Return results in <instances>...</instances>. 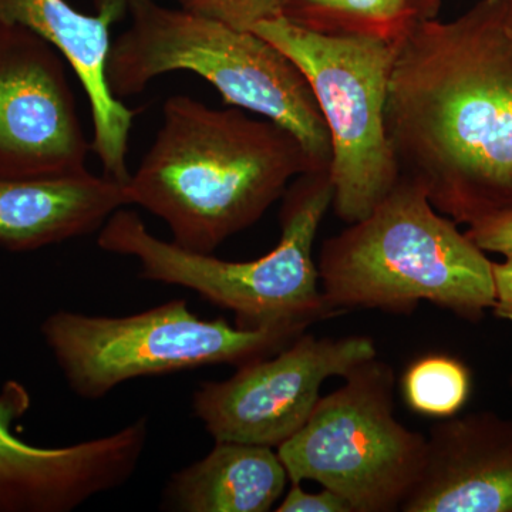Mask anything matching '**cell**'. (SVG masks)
Wrapping results in <instances>:
<instances>
[{"label": "cell", "mask_w": 512, "mask_h": 512, "mask_svg": "<svg viewBox=\"0 0 512 512\" xmlns=\"http://www.w3.org/2000/svg\"><path fill=\"white\" fill-rule=\"evenodd\" d=\"M386 130L400 175L471 225L512 207V0H478L397 45Z\"/></svg>", "instance_id": "cell-1"}, {"label": "cell", "mask_w": 512, "mask_h": 512, "mask_svg": "<svg viewBox=\"0 0 512 512\" xmlns=\"http://www.w3.org/2000/svg\"><path fill=\"white\" fill-rule=\"evenodd\" d=\"M163 126L127 183L131 205L161 218L178 247L214 254L264 217L289 184L319 170L291 131L185 94L167 99Z\"/></svg>", "instance_id": "cell-2"}, {"label": "cell", "mask_w": 512, "mask_h": 512, "mask_svg": "<svg viewBox=\"0 0 512 512\" xmlns=\"http://www.w3.org/2000/svg\"><path fill=\"white\" fill-rule=\"evenodd\" d=\"M318 271L335 313L429 302L476 322L495 302L493 261L403 175L369 215L323 242Z\"/></svg>", "instance_id": "cell-3"}, {"label": "cell", "mask_w": 512, "mask_h": 512, "mask_svg": "<svg viewBox=\"0 0 512 512\" xmlns=\"http://www.w3.org/2000/svg\"><path fill=\"white\" fill-rule=\"evenodd\" d=\"M131 23L111 42L106 77L121 101L158 76L191 72L225 104L274 121L301 141L319 170L332 161L330 136L302 70L264 37L156 0H127Z\"/></svg>", "instance_id": "cell-4"}, {"label": "cell", "mask_w": 512, "mask_h": 512, "mask_svg": "<svg viewBox=\"0 0 512 512\" xmlns=\"http://www.w3.org/2000/svg\"><path fill=\"white\" fill-rule=\"evenodd\" d=\"M281 239L254 261L232 262L198 254L164 241L148 231L137 212L120 208L101 227L97 245L103 251L131 256L140 278L183 286L235 315V325L259 329L302 325L336 315L320 289L313 245L333 202L329 170L296 177L282 197Z\"/></svg>", "instance_id": "cell-5"}, {"label": "cell", "mask_w": 512, "mask_h": 512, "mask_svg": "<svg viewBox=\"0 0 512 512\" xmlns=\"http://www.w3.org/2000/svg\"><path fill=\"white\" fill-rule=\"evenodd\" d=\"M306 329H242L224 319L205 320L185 299L121 318L57 311L40 325L67 386L86 400H99L137 377L247 365L279 352Z\"/></svg>", "instance_id": "cell-6"}, {"label": "cell", "mask_w": 512, "mask_h": 512, "mask_svg": "<svg viewBox=\"0 0 512 512\" xmlns=\"http://www.w3.org/2000/svg\"><path fill=\"white\" fill-rule=\"evenodd\" d=\"M343 379L276 448L289 483L316 481L353 512L400 511L423 471L427 437L394 417L392 366L373 357Z\"/></svg>", "instance_id": "cell-7"}, {"label": "cell", "mask_w": 512, "mask_h": 512, "mask_svg": "<svg viewBox=\"0 0 512 512\" xmlns=\"http://www.w3.org/2000/svg\"><path fill=\"white\" fill-rule=\"evenodd\" d=\"M252 32L285 53L311 84L332 146L333 210L346 224L362 220L400 178L384 119L399 43L322 35L284 18Z\"/></svg>", "instance_id": "cell-8"}, {"label": "cell", "mask_w": 512, "mask_h": 512, "mask_svg": "<svg viewBox=\"0 0 512 512\" xmlns=\"http://www.w3.org/2000/svg\"><path fill=\"white\" fill-rule=\"evenodd\" d=\"M377 357L367 336L316 338L303 332L289 345L225 380L201 383L191 397L194 416L215 441L278 448L309 420L323 383Z\"/></svg>", "instance_id": "cell-9"}, {"label": "cell", "mask_w": 512, "mask_h": 512, "mask_svg": "<svg viewBox=\"0 0 512 512\" xmlns=\"http://www.w3.org/2000/svg\"><path fill=\"white\" fill-rule=\"evenodd\" d=\"M67 66L45 37L0 23V178L39 180L89 171L92 143L77 113Z\"/></svg>", "instance_id": "cell-10"}, {"label": "cell", "mask_w": 512, "mask_h": 512, "mask_svg": "<svg viewBox=\"0 0 512 512\" xmlns=\"http://www.w3.org/2000/svg\"><path fill=\"white\" fill-rule=\"evenodd\" d=\"M32 399L16 380L0 389V512H70L123 487L146 453L150 420L66 447H37L13 434Z\"/></svg>", "instance_id": "cell-11"}, {"label": "cell", "mask_w": 512, "mask_h": 512, "mask_svg": "<svg viewBox=\"0 0 512 512\" xmlns=\"http://www.w3.org/2000/svg\"><path fill=\"white\" fill-rule=\"evenodd\" d=\"M128 12L127 0H99L97 13L80 12L67 0H0V23L25 26L60 50L82 83L93 119L92 151L104 175L127 184V154L136 110L116 99L107 83L110 29Z\"/></svg>", "instance_id": "cell-12"}, {"label": "cell", "mask_w": 512, "mask_h": 512, "mask_svg": "<svg viewBox=\"0 0 512 512\" xmlns=\"http://www.w3.org/2000/svg\"><path fill=\"white\" fill-rule=\"evenodd\" d=\"M403 512H512V420L451 416L427 436L423 471Z\"/></svg>", "instance_id": "cell-13"}, {"label": "cell", "mask_w": 512, "mask_h": 512, "mask_svg": "<svg viewBox=\"0 0 512 512\" xmlns=\"http://www.w3.org/2000/svg\"><path fill=\"white\" fill-rule=\"evenodd\" d=\"M130 205L127 184L90 171L39 180L0 178V247L28 252L86 237Z\"/></svg>", "instance_id": "cell-14"}, {"label": "cell", "mask_w": 512, "mask_h": 512, "mask_svg": "<svg viewBox=\"0 0 512 512\" xmlns=\"http://www.w3.org/2000/svg\"><path fill=\"white\" fill-rule=\"evenodd\" d=\"M289 476L276 448L215 441L210 453L168 480L163 507L181 512H266Z\"/></svg>", "instance_id": "cell-15"}, {"label": "cell", "mask_w": 512, "mask_h": 512, "mask_svg": "<svg viewBox=\"0 0 512 512\" xmlns=\"http://www.w3.org/2000/svg\"><path fill=\"white\" fill-rule=\"evenodd\" d=\"M444 0H282V18L333 36L400 43L420 23L439 18Z\"/></svg>", "instance_id": "cell-16"}, {"label": "cell", "mask_w": 512, "mask_h": 512, "mask_svg": "<svg viewBox=\"0 0 512 512\" xmlns=\"http://www.w3.org/2000/svg\"><path fill=\"white\" fill-rule=\"evenodd\" d=\"M403 396L414 412L431 417L456 416L471 392L470 370L446 355L420 357L403 376Z\"/></svg>", "instance_id": "cell-17"}, {"label": "cell", "mask_w": 512, "mask_h": 512, "mask_svg": "<svg viewBox=\"0 0 512 512\" xmlns=\"http://www.w3.org/2000/svg\"><path fill=\"white\" fill-rule=\"evenodd\" d=\"M181 8L237 30L282 18V0H177Z\"/></svg>", "instance_id": "cell-18"}, {"label": "cell", "mask_w": 512, "mask_h": 512, "mask_svg": "<svg viewBox=\"0 0 512 512\" xmlns=\"http://www.w3.org/2000/svg\"><path fill=\"white\" fill-rule=\"evenodd\" d=\"M466 234L484 252L512 255V207L468 225Z\"/></svg>", "instance_id": "cell-19"}, {"label": "cell", "mask_w": 512, "mask_h": 512, "mask_svg": "<svg viewBox=\"0 0 512 512\" xmlns=\"http://www.w3.org/2000/svg\"><path fill=\"white\" fill-rule=\"evenodd\" d=\"M276 512H353L352 507L340 495L328 488L320 493H308L301 483H291L288 493L282 497Z\"/></svg>", "instance_id": "cell-20"}, {"label": "cell", "mask_w": 512, "mask_h": 512, "mask_svg": "<svg viewBox=\"0 0 512 512\" xmlns=\"http://www.w3.org/2000/svg\"><path fill=\"white\" fill-rule=\"evenodd\" d=\"M495 289L494 315L512 322V255L503 262H493Z\"/></svg>", "instance_id": "cell-21"}]
</instances>
